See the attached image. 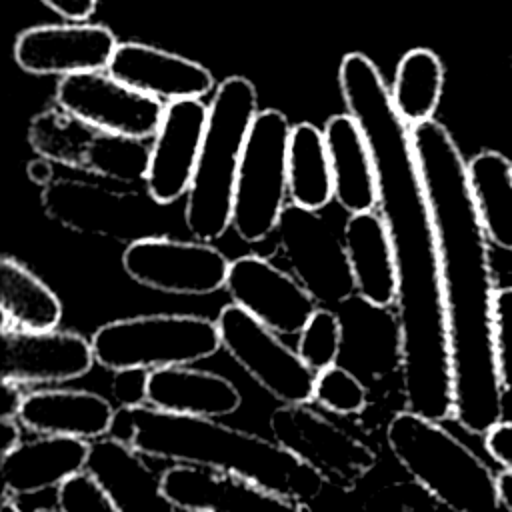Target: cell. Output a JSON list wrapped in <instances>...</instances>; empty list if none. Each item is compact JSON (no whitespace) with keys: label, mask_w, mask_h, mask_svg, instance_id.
<instances>
[{"label":"cell","mask_w":512,"mask_h":512,"mask_svg":"<svg viewBox=\"0 0 512 512\" xmlns=\"http://www.w3.org/2000/svg\"><path fill=\"white\" fill-rule=\"evenodd\" d=\"M436 230L450 340L454 414L472 434H486L504 414L494 338V274L464 160L444 124L430 118L410 126Z\"/></svg>","instance_id":"cell-1"},{"label":"cell","mask_w":512,"mask_h":512,"mask_svg":"<svg viewBox=\"0 0 512 512\" xmlns=\"http://www.w3.org/2000/svg\"><path fill=\"white\" fill-rule=\"evenodd\" d=\"M108 436L128 442L144 456L238 474L304 504L328 484L278 442L214 418L172 414L148 404L118 408Z\"/></svg>","instance_id":"cell-2"},{"label":"cell","mask_w":512,"mask_h":512,"mask_svg":"<svg viewBox=\"0 0 512 512\" xmlns=\"http://www.w3.org/2000/svg\"><path fill=\"white\" fill-rule=\"evenodd\" d=\"M256 114L258 96L248 78L230 76L216 88L184 204V224L196 240L214 242L232 226L238 170Z\"/></svg>","instance_id":"cell-3"},{"label":"cell","mask_w":512,"mask_h":512,"mask_svg":"<svg viewBox=\"0 0 512 512\" xmlns=\"http://www.w3.org/2000/svg\"><path fill=\"white\" fill-rule=\"evenodd\" d=\"M400 466L452 512H496L498 476L438 420L400 410L386 428Z\"/></svg>","instance_id":"cell-4"},{"label":"cell","mask_w":512,"mask_h":512,"mask_svg":"<svg viewBox=\"0 0 512 512\" xmlns=\"http://www.w3.org/2000/svg\"><path fill=\"white\" fill-rule=\"evenodd\" d=\"M96 362L106 370H148L194 364L222 348L216 320L196 314H140L102 324L92 334Z\"/></svg>","instance_id":"cell-5"},{"label":"cell","mask_w":512,"mask_h":512,"mask_svg":"<svg viewBox=\"0 0 512 512\" xmlns=\"http://www.w3.org/2000/svg\"><path fill=\"white\" fill-rule=\"evenodd\" d=\"M292 126L280 110L256 114L234 190L232 228L240 240L256 244L276 232L288 206V146Z\"/></svg>","instance_id":"cell-6"},{"label":"cell","mask_w":512,"mask_h":512,"mask_svg":"<svg viewBox=\"0 0 512 512\" xmlns=\"http://www.w3.org/2000/svg\"><path fill=\"white\" fill-rule=\"evenodd\" d=\"M42 208L60 226L126 242L160 236L162 204L148 192L120 190L84 178H54L42 188Z\"/></svg>","instance_id":"cell-7"},{"label":"cell","mask_w":512,"mask_h":512,"mask_svg":"<svg viewBox=\"0 0 512 512\" xmlns=\"http://www.w3.org/2000/svg\"><path fill=\"white\" fill-rule=\"evenodd\" d=\"M220 344L232 360L280 404H310L316 372L280 334L238 304H226L216 318Z\"/></svg>","instance_id":"cell-8"},{"label":"cell","mask_w":512,"mask_h":512,"mask_svg":"<svg viewBox=\"0 0 512 512\" xmlns=\"http://www.w3.org/2000/svg\"><path fill=\"white\" fill-rule=\"evenodd\" d=\"M288 204L276 226L278 250L286 270L316 298L320 306H340L356 294L342 230L320 214Z\"/></svg>","instance_id":"cell-9"},{"label":"cell","mask_w":512,"mask_h":512,"mask_svg":"<svg viewBox=\"0 0 512 512\" xmlns=\"http://www.w3.org/2000/svg\"><path fill=\"white\" fill-rule=\"evenodd\" d=\"M272 440L328 484L354 488L376 464V452L308 404H282L270 414Z\"/></svg>","instance_id":"cell-10"},{"label":"cell","mask_w":512,"mask_h":512,"mask_svg":"<svg viewBox=\"0 0 512 512\" xmlns=\"http://www.w3.org/2000/svg\"><path fill=\"white\" fill-rule=\"evenodd\" d=\"M230 262L212 242L166 234L134 240L122 252V268L136 284L176 296L218 292L226 286Z\"/></svg>","instance_id":"cell-11"},{"label":"cell","mask_w":512,"mask_h":512,"mask_svg":"<svg viewBox=\"0 0 512 512\" xmlns=\"http://www.w3.org/2000/svg\"><path fill=\"white\" fill-rule=\"evenodd\" d=\"M56 104L98 132L142 140L158 132L166 110L162 100L142 94L102 70L62 76L56 86Z\"/></svg>","instance_id":"cell-12"},{"label":"cell","mask_w":512,"mask_h":512,"mask_svg":"<svg viewBox=\"0 0 512 512\" xmlns=\"http://www.w3.org/2000/svg\"><path fill=\"white\" fill-rule=\"evenodd\" d=\"M224 288L234 304L280 336L300 334L320 308L316 298L286 268L260 254L234 258Z\"/></svg>","instance_id":"cell-13"},{"label":"cell","mask_w":512,"mask_h":512,"mask_svg":"<svg viewBox=\"0 0 512 512\" xmlns=\"http://www.w3.org/2000/svg\"><path fill=\"white\" fill-rule=\"evenodd\" d=\"M118 44L114 32L102 24H42L18 34L14 60L30 74L72 76L108 68Z\"/></svg>","instance_id":"cell-14"},{"label":"cell","mask_w":512,"mask_h":512,"mask_svg":"<svg viewBox=\"0 0 512 512\" xmlns=\"http://www.w3.org/2000/svg\"><path fill=\"white\" fill-rule=\"evenodd\" d=\"M208 106L200 98L168 102L154 142L150 146V166L146 192L162 206H170L188 194L198 164Z\"/></svg>","instance_id":"cell-15"},{"label":"cell","mask_w":512,"mask_h":512,"mask_svg":"<svg viewBox=\"0 0 512 512\" xmlns=\"http://www.w3.org/2000/svg\"><path fill=\"white\" fill-rule=\"evenodd\" d=\"M96 362L92 340L72 330H2V380L60 384L82 378Z\"/></svg>","instance_id":"cell-16"},{"label":"cell","mask_w":512,"mask_h":512,"mask_svg":"<svg viewBox=\"0 0 512 512\" xmlns=\"http://www.w3.org/2000/svg\"><path fill=\"white\" fill-rule=\"evenodd\" d=\"M162 488L182 512H308L304 502L276 494L248 478L192 464L166 468Z\"/></svg>","instance_id":"cell-17"},{"label":"cell","mask_w":512,"mask_h":512,"mask_svg":"<svg viewBox=\"0 0 512 512\" xmlns=\"http://www.w3.org/2000/svg\"><path fill=\"white\" fill-rule=\"evenodd\" d=\"M118 512H182L164 494L162 474L150 468L144 454L116 436L90 442L86 470Z\"/></svg>","instance_id":"cell-18"},{"label":"cell","mask_w":512,"mask_h":512,"mask_svg":"<svg viewBox=\"0 0 512 512\" xmlns=\"http://www.w3.org/2000/svg\"><path fill=\"white\" fill-rule=\"evenodd\" d=\"M114 78L158 100L202 98L214 76L200 62L142 42H120L108 68Z\"/></svg>","instance_id":"cell-19"},{"label":"cell","mask_w":512,"mask_h":512,"mask_svg":"<svg viewBox=\"0 0 512 512\" xmlns=\"http://www.w3.org/2000/svg\"><path fill=\"white\" fill-rule=\"evenodd\" d=\"M118 408L90 390L46 388L32 390L18 408L24 428L46 436H70L94 442L112 432Z\"/></svg>","instance_id":"cell-20"},{"label":"cell","mask_w":512,"mask_h":512,"mask_svg":"<svg viewBox=\"0 0 512 512\" xmlns=\"http://www.w3.org/2000/svg\"><path fill=\"white\" fill-rule=\"evenodd\" d=\"M90 442L70 436L40 434L0 454L2 494L28 496L58 488L86 470Z\"/></svg>","instance_id":"cell-21"},{"label":"cell","mask_w":512,"mask_h":512,"mask_svg":"<svg viewBox=\"0 0 512 512\" xmlns=\"http://www.w3.org/2000/svg\"><path fill=\"white\" fill-rule=\"evenodd\" d=\"M342 236L356 296L374 308H390L396 304L398 272L382 214L374 210L348 214Z\"/></svg>","instance_id":"cell-22"},{"label":"cell","mask_w":512,"mask_h":512,"mask_svg":"<svg viewBox=\"0 0 512 512\" xmlns=\"http://www.w3.org/2000/svg\"><path fill=\"white\" fill-rule=\"evenodd\" d=\"M242 404L240 390L224 376L192 364L150 370L148 406L186 416L220 418Z\"/></svg>","instance_id":"cell-23"},{"label":"cell","mask_w":512,"mask_h":512,"mask_svg":"<svg viewBox=\"0 0 512 512\" xmlns=\"http://www.w3.org/2000/svg\"><path fill=\"white\" fill-rule=\"evenodd\" d=\"M334 174V200L348 214L378 208V184L366 136L350 114H334L324 124Z\"/></svg>","instance_id":"cell-24"},{"label":"cell","mask_w":512,"mask_h":512,"mask_svg":"<svg viewBox=\"0 0 512 512\" xmlns=\"http://www.w3.org/2000/svg\"><path fill=\"white\" fill-rule=\"evenodd\" d=\"M2 330H52L62 320V302L14 256L0 258Z\"/></svg>","instance_id":"cell-25"},{"label":"cell","mask_w":512,"mask_h":512,"mask_svg":"<svg viewBox=\"0 0 512 512\" xmlns=\"http://www.w3.org/2000/svg\"><path fill=\"white\" fill-rule=\"evenodd\" d=\"M290 202L306 210H322L334 200V174L324 130L310 122L292 126L288 146Z\"/></svg>","instance_id":"cell-26"},{"label":"cell","mask_w":512,"mask_h":512,"mask_svg":"<svg viewBox=\"0 0 512 512\" xmlns=\"http://www.w3.org/2000/svg\"><path fill=\"white\" fill-rule=\"evenodd\" d=\"M474 202L488 240L512 252V162L494 150L468 162Z\"/></svg>","instance_id":"cell-27"},{"label":"cell","mask_w":512,"mask_h":512,"mask_svg":"<svg viewBox=\"0 0 512 512\" xmlns=\"http://www.w3.org/2000/svg\"><path fill=\"white\" fill-rule=\"evenodd\" d=\"M444 88V66L428 48L406 52L396 68L392 102L408 126L430 120Z\"/></svg>","instance_id":"cell-28"},{"label":"cell","mask_w":512,"mask_h":512,"mask_svg":"<svg viewBox=\"0 0 512 512\" xmlns=\"http://www.w3.org/2000/svg\"><path fill=\"white\" fill-rule=\"evenodd\" d=\"M98 130L62 106L46 108L30 120L28 142L38 158L84 170L86 154Z\"/></svg>","instance_id":"cell-29"},{"label":"cell","mask_w":512,"mask_h":512,"mask_svg":"<svg viewBox=\"0 0 512 512\" xmlns=\"http://www.w3.org/2000/svg\"><path fill=\"white\" fill-rule=\"evenodd\" d=\"M150 166V146L142 138L98 132L86 154L84 170L118 184L144 182Z\"/></svg>","instance_id":"cell-30"},{"label":"cell","mask_w":512,"mask_h":512,"mask_svg":"<svg viewBox=\"0 0 512 512\" xmlns=\"http://www.w3.org/2000/svg\"><path fill=\"white\" fill-rule=\"evenodd\" d=\"M344 344V324L336 310L320 306L298 334L296 352L318 374L338 364Z\"/></svg>","instance_id":"cell-31"},{"label":"cell","mask_w":512,"mask_h":512,"mask_svg":"<svg viewBox=\"0 0 512 512\" xmlns=\"http://www.w3.org/2000/svg\"><path fill=\"white\" fill-rule=\"evenodd\" d=\"M314 402L340 416L358 414L368 404V388L352 370L334 364L316 374Z\"/></svg>","instance_id":"cell-32"},{"label":"cell","mask_w":512,"mask_h":512,"mask_svg":"<svg viewBox=\"0 0 512 512\" xmlns=\"http://www.w3.org/2000/svg\"><path fill=\"white\" fill-rule=\"evenodd\" d=\"M492 338L500 386L512 396V286L496 290L492 308Z\"/></svg>","instance_id":"cell-33"},{"label":"cell","mask_w":512,"mask_h":512,"mask_svg":"<svg viewBox=\"0 0 512 512\" xmlns=\"http://www.w3.org/2000/svg\"><path fill=\"white\" fill-rule=\"evenodd\" d=\"M56 508L60 512H118L88 472H80L56 488Z\"/></svg>","instance_id":"cell-34"},{"label":"cell","mask_w":512,"mask_h":512,"mask_svg":"<svg viewBox=\"0 0 512 512\" xmlns=\"http://www.w3.org/2000/svg\"><path fill=\"white\" fill-rule=\"evenodd\" d=\"M148 384L150 370L140 366H130L116 370L112 376V396L118 408H140L148 404Z\"/></svg>","instance_id":"cell-35"},{"label":"cell","mask_w":512,"mask_h":512,"mask_svg":"<svg viewBox=\"0 0 512 512\" xmlns=\"http://www.w3.org/2000/svg\"><path fill=\"white\" fill-rule=\"evenodd\" d=\"M486 452L504 468L512 472V420H500L484 434Z\"/></svg>","instance_id":"cell-36"},{"label":"cell","mask_w":512,"mask_h":512,"mask_svg":"<svg viewBox=\"0 0 512 512\" xmlns=\"http://www.w3.org/2000/svg\"><path fill=\"white\" fill-rule=\"evenodd\" d=\"M40 2L68 22L88 20L98 6V0H40Z\"/></svg>","instance_id":"cell-37"},{"label":"cell","mask_w":512,"mask_h":512,"mask_svg":"<svg viewBox=\"0 0 512 512\" xmlns=\"http://www.w3.org/2000/svg\"><path fill=\"white\" fill-rule=\"evenodd\" d=\"M24 396L26 394H22L20 384L2 380V398H0L2 414H0V418H16L18 416V408H20Z\"/></svg>","instance_id":"cell-38"},{"label":"cell","mask_w":512,"mask_h":512,"mask_svg":"<svg viewBox=\"0 0 512 512\" xmlns=\"http://www.w3.org/2000/svg\"><path fill=\"white\" fill-rule=\"evenodd\" d=\"M20 426L22 424L18 418H0V440H2L0 454L10 452L14 446H18L22 442Z\"/></svg>","instance_id":"cell-39"},{"label":"cell","mask_w":512,"mask_h":512,"mask_svg":"<svg viewBox=\"0 0 512 512\" xmlns=\"http://www.w3.org/2000/svg\"><path fill=\"white\" fill-rule=\"evenodd\" d=\"M50 164H52V162H48V160H44V158H38L36 162H32V164L28 166V176H30V180H34V182L40 184L42 188H44L46 184H50V182L54 180Z\"/></svg>","instance_id":"cell-40"},{"label":"cell","mask_w":512,"mask_h":512,"mask_svg":"<svg viewBox=\"0 0 512 512\" xmlns=\"http://www.w3.org/2000/svg\"><path fill=\"white\" fill-rule=\"evenodd\" d=\"M498 496H500V506L512 512V472L510 470H504L498 474Z\"/></svg>","instance_id":"cell-41"},{"label":"cell","mask_w":512,"mask_h":512,"mask_svg":"<svg viewBox=\"0 0 512 512\" xmlns=\"http://www.w3.org/2000/svg\"><path fill=\"white\" fill-rule=\"evenodd\" d=\"M0 512H22L20 506L16 504L14 496H4L2 494V504H0Z\"/></svg>","instance_id":"cell-42"},{"label":"cell","mask_w":512,"mask_h":512,"mask_svg":"<svg viewBox=\"0 0 512 512\" xmlns=\"http://www.w3.org/2000/svg\"><path fill=\"white\" fill-rule=\"evenodd\" d=\"M34 512H60V510L58 508L56 510H52V508H36Z\"/></svg>","instance_id":"cell-43"}]
</instances>
